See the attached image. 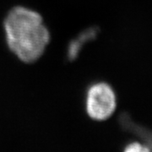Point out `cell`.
Wrapping results in <instances>:
<instances>
[{
  "label": "cell",
  "mask_w": 152,
  "mask_h": 152,
  "mask_svg": "<svg viewBox=\"0 0 152 152\" xmlns=\"http://www.w3.org/2000/svg\"><path fill=\"white\" fill-rule=\"evenodd\" d=\"M4 29L10 50L26 63L37 61L50 40L48 30L41 15L24 7H16L9 13Z\"/></svg>",
  "instance_id": "obj_1"
},
{
  "label": "cell",
  "mask_w": 152,
  "mask_h": 152,
  "mask_svg": "<svg viewBox=\"0 0 152 152\" xmlns=\"http://www.w3.org/2000/svg\"><path fill=\"white\" fill-rule=\"evenodd\" d=\"M116 107V94L108 84L100 82L89 89L86 111L90 118L96 121H105L114 113Z\"/></svg>",
  "instance_id": "obj_2"
},
{
  "label": "cell",
  "mask_w": 152,
  "mask_h": 152,
  "mask_svg": "<svg viewBox=\"0 0 152 152\" xmlns=\"http://www.w3.org/2000/svg\"><path fill=\"white\" fill-rule=\"evenodd\" d=\"M124 152H152V151L147 145L140 142H133L125 147Z\"/></svg>",
  "instance_id": "obj_3"
}]
</instances>
